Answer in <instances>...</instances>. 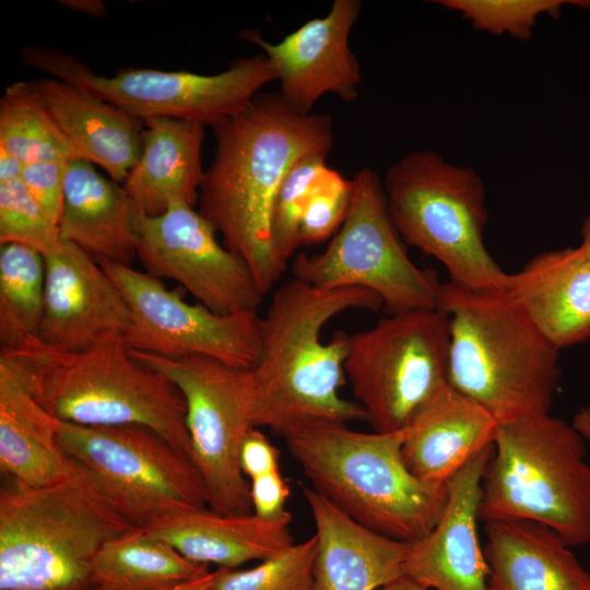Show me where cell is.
<instances>
[{"label":"cell","mask_w":590,"mask_h":590,"mask_svg":"<svg viewBox=\"0 0 590 590\" xmlns=\"http://www.w3.org/2000/svg\"><path fill=\"white\" fill-rule=\"evenodd\" d=\"M44 258V309L36 338L71 352L125 339L130 309L99 262L62 238Z\"/></svg>","instance_id":"obj_16"},{"label":"cell","mask_w":590,"mask_h":590,"mask_svg":"<svg viewBox=\"0 0 590 590\" xmlns=\"http://www.w3.org/2000/svg\"><path fill=\"white\" fill-rule=\"evenodd\" d=\"M135 528L78 461L68 476L48 485L4 476L0 590H88L99 550Z\"/></svg>","instance_id":"obj_3"},{"label":"cell","mask_w":590,"mask_h":590,"mask_svg":"<svg viewBox=\"0 0 590 590\" xmlns=\"http://www.w3.org/2000/svg\"><path fill=\"white\" fill-rule=\"evenodd\" d=\"M488 590H590V571L555 531L528 520L486 521Z\"/></svg>","instance_id":"obj_24"},{"label":"cell","mask_w":590,"mask_h":590,"mask_svg":"<svg viewBox=\"0 0 590 590\" xmlns=\"http://www.w3.org/2000/svg\"><path fill=\"white\" fill-rule=\"evenodd\" d=\"M291 518L270 521L253 512L225 515L203 508L169 515L143 530L191 562L236 568L270 558L293 545Z\"/></svg>","instance_id":"obj_25"},{"label":"cell","mask_w":590,"mask_h":590,"mask_svg":"<svg viewBox=\"0 0 590 590\" xmlns=\"http://www.w3.org/2000/svg\"><path fill=\"white\" fill-rule=\"evenodd\" d=\"M0 148L23 165L75 160L74 152L28 82L10 84L0 99Z\"/></svg>","instance_id":"obj_30"},{"label":"cell","mask_w":590,"mask_h":590,"mask_svg":"<svg viewBox=\"0 0 590 590\" xmlns=\"http://www.w3.org/2000/svg\"><path fill=\"white\" fill-rule=\"evenodd\" d=\"M316 547L312 535L250 569L219 567L211 590H311Z\"/></svg>","instance_id":"obj_32"},{"label":"cell","mask_w":590,"mask_h":590,"mask_svg":"<svg viewBox=\"0 0 590 590\" xmlns=\"http://www.w3.org/2000/svg\"><path fill=\"white\" fill-rule=\"evenodd\" d=\"M212 129L214 158L200 187L198 211L222 235L224 246L244 260L267 295L286 269L272 245L278 191L298 160L328 155L332 120L324 113L299 114L280 94H260Z\"/></svg>","instance_id":"obj_1"},{"label":"cell","mask_w":590,"mask_h":590,"mask_svg":"<svg viewBox=\"0 0 590 590\" xmlns=\"http://www.w3.org/2000/svg\"><path fill=\"white\" fill-rule=\"evenodd\" d=\"M571 425L590 442V406L579 409L573 417Z\"/></svg>","instance_id":"obj_41"},{"label":"cell","mask_w":590,"mask_h":590,"mask_svg":"<svg viewBox=\"0 0 590 590\" xmlns=\"http://www.w3.org/2000/svg\"><path fill=\"white\" fill-rule=\"evenodd\" d=\"M352 181L342 225L322 252L296 256L293 278L318 290H369L390 314L437 308L440 283L409 257L377 173L363 168Z\"/></svg>","instance_id":"obj_11"},{"label":"cell","mask_w":590,"mask_h":590,"mask_svg":"<svg viewBox=\"0 0 590 590\" xmlns=\"http://www.w3.org/2000/svg\"><path fill=\"white\" fill-rule=\"evenodd\" d=\"M58 438L63 451L95 475L115 507L137 528L209 507L204 481L191 459L149 427L60 421Z\"/></svg>","instance_id":"obj_12"},{"label":"cell","mask_w":590,"mask_h":590,"mask_svg":"<svg viewBox=\"0 0 590 590\" xmlns=\"http://www.w3.org/2000/svg\"><path fill=\"white\" fill-rule=\"evenodd\" d=\"M499 423L449 382L404 428L402 459L423 482L445 485L469 461L493 446Z\"/></svg>","instance_id":"obj_20"},{"label":"cell","mask_w":590,"mask_h":590,"mask_svg":"<svg viewBox=\"0 0 590 590\" xmlns=\"http://www.w3.org/2000/svg\"><path fill=\"white\" fill-rule=\"evenodd\" d=\"M59 420L33 396L21 376L0 361V468L5 477L43 486L75 465L60 446Z\"/></svg>","instance_id":"obj_27"},{"label":"cell","mask_w":590,"mask_h":590,"mask_svg":"<svg viewBox=\"0 0 590 590\" xmlns=\"http://www.w3.org/2000/svg\"><path fill=\"white\" fill-rule=\"evenodd\" d=\"M143 125L140 158L123 181L138 213L155 216L175 202L194 206L205 175L204 126L163 117L149 118Z\"/></svg>","instance_id":"obj_26"},{"label":"cell","mask_w":590,"mask_h":590,"mask_svg":"<svg viewBox=\"0 0 590 590\" xmlns=\"http://www.w3.org/2000/svg\"><path fill=\"white\" fill-rule=\"evenodd\" d=\"M88 590H107V589L102 588V587H93V588H91V589H88Z\"/></svg>","instance_id":"obj_45"},{"label":"cell","mask_w":590,"mask_h":590,"mask_svg":"<svg viewBox=\"0 0 590 590\" xmlns=\"http://www.w3.org/2000/svg\"><path fill=\"white\" fill-rule=\"evenodd\" d=\"M327 155H308L287 172L278 191L272 212V245L279 261L286 267L299 247V226L305 209L330 167Z\"/></svg>","instance_id":"obj_33"},{"label":"cell","mask_w":590,"mask_h":590,"mask_svg":"<svg viewBox=\"0 0 590 590\" xmlns=\"http://www.w3.org/2000/svg\"><path fill=\"white\" fill-rule=\"evenodd\" d=\"M580 248L583 250L589 263H590V213L585 217L581 225V244Z\"/></svg>","instance_id":"obj_44"},{"label":"cell","mask_w":590,"mask_h":590,"mask_svg":"<svg viewBox=\"0 0 590 590\" xmlns=\"http://www.w3.org/2000/svg\"><path fill=\"white\" fill-rule=\"evenodd\" d=\"M23 164L4 149L0 148V181L20 178Z\"/></svg>","instance_id":"obj_40"},{"label":"cell","mask_w":590,"mask_h":590,"mask_svg":"<svg viewBox=\"0 0 590 590\" xmlns=\"http://www.w3.org/2000/svg\"><path fill=\"white\" fill-rule=\"evenodd\" d=\"M214 577H215V570L212 573L210 571L203 577L181 583L168 590H211Z\"/></svg>","instance_id":"obj_42"},{"label":"cell","mask_w":590,"mask_h":590,"mask_svg":"<svg viewBox=\"0 0 590 590\" xmlns=\"http://www.w3.org/2000/svg\"><path fill=\"white\" fill-rule=\"evenodd\" d=\"M282 437L312 489L376 533L416 542L446 507L448 484L423 482L406 468L404 429L363 433L346 423H312Z\"/></svg>","instance_id":"obj_6"},{"label":"cell","mask_w":590,"mask_h":590,"mask_svg":"<svg viewBox=\"0 0 590 590\" xmlns=\"http://www.w3.org/2000/svg\"><path fill=\"white\" fill-rule=\"evenodd\" d=\"M61 5L93 17H102L106 14L107 7L101 0H61Z\"/></svg>","instance_id":"obj_39"},{"label":"cell","mask_w":590,"mask_h":590,"mask_svg":"<svg viewBox=\"0 0 590 590\" xmlns=\"http://www.w3.org/2000/svg\"><path fill=\"white\" fill-rule=\"evenodd\" d=\"M449 344L437 308L390 314L350 335L344 373L373 432L404 429L449 382Z\"/></svg>","instance_id":"obj_10"},{"label":"cell","mask_w":590,"mask_h":590,"mask_svg":"<svg viewBox=\"0 0 590 590\" xmlns=\"http://www.w3.org/2000/svg\"><path fill=\"white\" fill-rule=\"evenodd\" d=\"M379 590H428L418 583L414 582L413 580L403 577L400 578L385 587H382Z\"/></svg>","instance_id":"obj_43"},{"label":"cell","mask_w":590,"mask_h":590,"mask_svg":"<svg viewBox=\"0 0 590 590\" xmlns=\"http://www.w3.org/2000/svg\"><path fill=\"white\" fill-rule=\"evenodd\" d=\"M359 10L358 0H335L326 16L307 21L276 44L268 43L255 30L240 36L264 51L280 82L282 99L295 111L308 115L324 94L346 103L358 96L361 68L349 37Z\"/></svg>","instance_id":"obj_17"},{"label":"cell","mask_w":590,"mask_h":590,"mask_svg":"<svg viewBox=\"0 0 590 590\" xmlns=\"http://www.w3.org/2000/svg\"><path fill=\"white\" fill-rule=\"evenodd\" d=\"M437 309L449 320V384L500 423L551 413L559 350L508 290L440 283Z\"/></svg>","instance_id":"obj_4"},{"label":"cell","mask_w":590,"mask_h":590,"mask_svg":"<svg viewBox=\"0 0 590 590\" xmlns=\"http://www.w3.org/2000/svg\"><path fill=\"white\" fill-rule=\"evenodd\" d=\"M508 291L558 350L590 338V263L580 246L534 256L510 273Z\"/></svg>","instance_id":"obj_22"},{"label":"cell","mask_w":590,"mask_h":590,"mask_svg":"<svg viewBox=\"0 0 590 590\" xmlns=\"http://www.w3.org/2000/svg\"><path fill=\"white\" fill-rule=\"evenodd\" d=\"M353 181L329 168L315 189L299 226L298 243L312 245L333 236L342 225L352 199Z\"/></svg>","instance_id":"obj_35"},{"label":"cell","mask_w":590,"mask_h":590,"mask_svg":"<svg viewBox=\"0 0 590 590\" xmlns=\"http://www.w3.org/2000/svg\"><path fill=\"white\" fill-rule=\"evenodd\" d=\"M477 31L528 40L542 15L557 19L564 7L590 8V0H438Z\"/></svg>","instance_id":"obj_31"},{"label":"cell","mask_w":590,"mask_h":590,"mask_svg":"<svg viewBox=\"0 0 590 590\" xmlns=\"http://www.w3.org/2000/svg\"><path fill=\"white\" fill-rule=\"evenodd\" d=\"M316 527L311 590H379L405 577L410 542L376 533L303 487Z\"/></svg>","instance_id":"obj_19"},{"label":"cell","mask_w":590,"mask_h":590,"mask_svg":"<svg viewBox=\"0 0 590 590\" xmlns=\"http://www.w3.org/2000/svg\"><path fill=\"white\" fill-rule=\"evenodd\" d=\"M28 84L69 142L75 160L96 164L111 180L123 182L141 155L143 121L56 78Z\"/></svg>","instance_id":"obj_21"},{"label":"cell","mask_w":590,"mask_h":590,"mask_svg":"<svg viewBox=\"0 0 590 590\" xmlns=\"http://www.w3.org/2000/svg\"><path fill=\"white\" fill-rule=\"evenodd\" d=\"M252 512L264 520H280L292 517L285 505L290 488L280 470L250 481Z\"/></svg>","instance_id":"obj_37"},{"label":"cell","mask_w":590,"mask_h":590,"mask_svg":"<svg viewBox=\"0 0 590 590\" xmlns=\"http://www.w3.org/2000/svg\"><path fill=\"white\" fill-rule=\"evenodd\" d=\"M382 307L362 287L318 290L293 276L279 285L259 317L260 350L249 369L255 426L283 436L307 424L365 420L356 401L340 396L350 335L337 331L323 342L321 332L344 311Z\"/></svg>","instance_id":"obj_2"},{"label":"cell","mask_w":590,"mask_h":590,"mask_svg":"<svg viewBox=\"0 0 590 590\" xmlns=\"http://www.w3.org/2000/svg\"><path fill=\"white\" fill-rule=\"evenodd\" d=\"M493 446L450 479L438 522L423 539L410 543L405 577L428 590H488L489 567L477 520L482 479Z\"/></svg>","instance_id":"obj_18"},{"label":"cell","mask_w":590,"mask_h":590,"mask_svg":"<svg viewBox=\"0 0 590 590\" xmlns=\"http://www.w3.org/2000/svg\"><path fill=\"white\" fill-rule=\"evenodd\" d=\"M130 353L181 391L190 457L204 481L209 508L225 515L251 514L250 488L238 460L245 437L256 427L249 369L206 356L167 358Z\"/></svg>","instance_id":"obj_13"},{"label":"cell","mask_w":590,"mask_h":590,"mask_svg":"<svg viewBox=\"0 0 590 590\" xmlns=\"http://www.w3.org/2000/svg\"><path fill=\"white\" fill-rule=\"evenodd\" d=\"M167 542L135 528L110 541L92 565L94 587L107 590H168L209 574Z\"/></svg>","instance_id":"obj_28"},{"label":"cell","mask_w":590,"mask_h":590,"mask_svg":"<svg viewBox=\"0 0 590 590\" xmlns=\"http://www.w3.org/2000/svg\"><path fill=\"white\" fill-rule=\"evenodd\" d=\"M585 438L539 414L500 423L482 479L479 518L528 520L569 546L590 543V462Z\"/></svg>","instance_id":"obj_7"},{"label":"cell","mask_w":590,"mask_h":590,"mask_svg":"<svg viewBox=\"0 0 590 590\" xmlns=\"http://www.w3.org/2000/svg\"><path fill=\"white\" fill-rule=\"evenodd\" d=\"M68 160H50L23 165L21 179L46 214L59 223Z\"/></svg>","instance_id":"obj_36"},{"label":"cell","mask_w":590,"mask_h":590,"mask_svg":"<svg viewBox=\"0 0 590 590\" xmlns=\"http://www.w3.org/2000/svg\"><path fill=\"white\" fill-rule=\"evenodd\" d=\"M98 262L128 303L131 324L123 341L130 351L167 358L206 356L240 369L256 364L258 314H217L200 303H187L148 272Z\"/></svg>","instance_id":"obj_14"},{"label":"cell","mask_w":590,"mask_h":590,"mask_svg":"<svg viewBox=\"0 0 590 590\" xmlns=\"http://www.w3.org/2000/svg\"><path fill=\"white\" fill-rule=\"evenodd\" d=\"M382 187L402 240L437 259L451 282L477 291L508 290L510 273L484 244L486 192L473 168L432 150L413 151L389 167Z\"/></svg>","instance_id":"obj_8"},{"label":"cell","mask_w":590,"mask_h":590,"mask_svg":"<svg viewBox=\"0 0 590 590\" xmlns=\"http://www.w3.org/2000/svg\"><path fill=\"white\" fill-rule=\"evenodd\" d=\"M46 266L44 256L21 244L0 248V350L36 338L43 316Z\"/></svg>","instance_id":"obj_29"},{"label":"cell","mask_w":590,"mask_h":590,"mask_svg":"<svg viewBox=\"0 0 590 590\" xmlns=\"http://www.w3.org/2000/svg\"><path fill=\"white\" fill-rule=\"evenodd\" d=\"M59 226L30 193L21 177L0 181V244H21L43 256L60 241Z\"/></svg>","instance_id":"obj_34"},{"label":"cell","mask_w":590,"mask_h":590,"mask_svg":"<svg viewBox=\"0 0 590 590\" xmlns=\"http://www.w3.org/2000/svg\"><path fill=\"white\" fill-rule=\"evenodd\" d=\"M0 361L21 376L35 399L59 421L145 426L191 459L181 391L165 375L138 362L123 339L71 352L33 338L0 350Z\"/></svg>","instance_id":"obj_5"},{"label":"cell","mask_w":590,"mask_h":590,"mask_svg":"<svg viewBox=\"0 0 590 590\" xmlns=\"http://www.w3.org/2000/svg\"><path fill=\"white\" fill-rule=\"evenodd\" d=\"M137 217L123 186L99 175L87 161L69 162L58 223L62 239L97 261L132 267Z\"/></svg>","instance_id":"obj_23"},{"label":"cell","mask_w":590,"mask_h":590,"mask_svg":"<svg viewBox=\"0 0 590 590\" xmlns=\"http://www.w3.org/2000/svg\"><path fill=\"white\" fill-rule=\"evenodd\" d=\"M21 57L27 67L85 88L141 121L163 117L213 127L243 111L275 80L266 55L235 59L215 74L122 68L109 76L52 48L24 47Z\"/></svg>","instance_id":"obj_9"},{"label":"cell","mask_w":590,"mask_h":590,"mask_svg":"<svg viewBox=\"0 0 590 590\" xmlns=\"http://www.w3.org/2000/svg\"><path fill=\"white\" fill-rule=\"evenodd\" d=\"M279 450L266 435L253 427L245 437L239 451V468L251 480L279 469Z\"/></svg>","instance_id":"obj_38"},{"label":"cell","mask_w":590,"mask_h":590,"mask_svg":"<svg viewBox=\"0 0 590 590\" xmlns=\"http://www.w3.org/2000/svg\"><path fill=\"white\" fill-rule=\"evenodd\" d=\"M194 206L172 203L155 216L138 213L137 258L149 274L179 283L217 314L256 312L264 295L248 266L216 238Z\"/></svg>","instance_id":"obj_15"}]
</instances>
